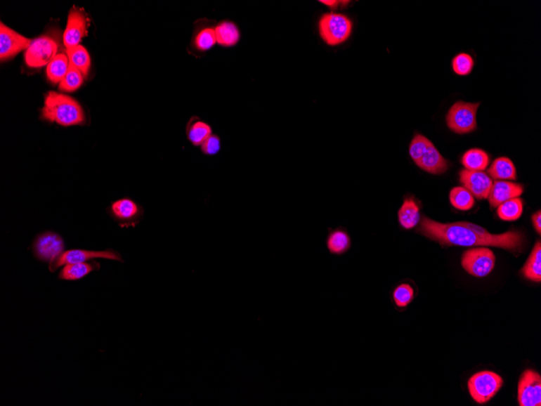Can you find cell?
Returning a JSON list of instances; mask_svg holds the SVG:
<instances>
[{
  "instance_id": "6da1fadb",
  "label": "cell",
  "mask_w": 541,
  "mask_h": 406,
  "mask_svg": "<svg viewBox=\"0 0 541 406\" xmlns=\"http://www.w3.org/2000/svg\"><path fill=\"white\" fill-rule=\"evenodd\" d=\"M417 232L445 246H490L518 251L522 249L524 242V237L519 231L511 230L501 235H493L473 223L444 224L426 217L421 218Z\"/></svg>"
},
{
  "instance_id": "7a4b0ae2",
  "label": "cell",
  "mask_w": 541,
  "mask_h": 406,
  "mask_svg": "<svg viewBox=\"0 0 541 406\" xmlns=\"http://www.w3.org/2000/svg\"><path fill=\"white\" fill-rule=\"evenodd\" d=\"M41 119L62 126H82L86 122V115L76 100L51 91L46 95Z\"/></svg>"
},
{
  "instance_id": "3957f363",
  "label": "cell",
  "mask_w": 541,
  "mask_h": 406,
  "mask_svg": "<svg viewBox=\"0 0 541 406\" xmlns=\"http://www.w3.org/2000/svg\"><path fill=\"white\" fill-rule=\"evenodd\" d=\"M214 19L201 18L193 25L192 38L188 46V54L200 59L213 50L216 44V25Z\"/></svg>"
},
{
  "instance_id": "277c9868",
  "label": "cell",
  "mask_w": 541,
  "mask_h": 406,
  "mask_svg": "<svg viewBox=\"0 0 541 406\" xmlns=\"http://www.w3.org/2000/svg\"><path fill=\"white\" fill-rule=\"evenodd\" d=\"M107 212L121 228H135L145 217L144 207L129 197L114 200L107 207Z\"/></svg>"
},
{
  "instance_id": "5b68a950",
  "label": "cell",
  "mask_w": 541,
  "mask_h": 406,
  "mask_svg": "<svg viewBox=\"0 0 541 406\" xmlns=\"http://www.w3.org/2000/svg\"><path fill=\"white\" fill-rule=\"evenodd\" d=\"M60 41L57 36L45 34L32 40L25 54L26 65L32 68L47 66L57 56Z\"/></svg>"
},
{
  "instance_id": "8992f818",
  "label": "cell",
  "mask_w": 541,
  "mask_h": 406,
  "mask_svg": "<svg viewBox=\"0 0 541 406\" xmlns=\"http://www.w3.org/2000/svg\"><path fill=\"white\" fill-rule=\"evenodd\" d=\"M352 30L351 20L342 14L326 13L320 20V34L329 46L343 44L351 35Z\"/></svg>"
},
{
  "instance_id": "52a82bcc",
  "label": "cell",
  "mask_w": 541,
  "mask_h": 406,
  "mask_svg": "<svg viewBox=\"0 0 541 406\" xmlns=\"http://www.w3.org/2000/svg\"><path fill=\"white\" fill-rule=\"evenodd\" d=\"M480 103H471L459 101L450 108L447 115L448 128L456 134H468L477 128L476 113Z\"/></svg>"
},
{
  "instance_id": "ba28073f",
  "label": "cell",
  "mask_w": 541,
  "mask_h": 406,
  "mask_svg": "<svg viewBox=\"0 0 541 406\" xmlns=\"http://www.w3.org/2000/svg\"><path fill=\"white\" fill-rule=\"evenodd\" d=\"M96 259H105L124 263L123 256L119 251L108 249L103 251H93L86 249L66 250L49 263V270L55 273L58 268L70 263L87 262Z\"/></svg>"
},
{
  "instance_id": "9c48e42d",
  "label": "cell",
  "mask_w": 541,
  "mask_h": 406,
  "mask_svg": "<svg viewBox=\"0 0 541 406\" xmlns=\"http://www.w3.org/2000/svg\"><path fill=\"white\" fill-rule=\"evenodd\" d=\"M503 379L493 372H481L475 374L469 381L468 386L471 397L478 404H485L500 392Z\"/></svg>"
},
{
  "instance_id": "30bf717a",
  "label": "cell",
  "mask_w": 541,
  "mask_h": 406,
  "mask_svg": "<svg viewBox=\"0 0 541 406\" xmlns=\"http://www.w3.org/2000/svg\"><path fill=\"white\" fill-rule=\"evenodd\" d=\"M31 249L37 260L50 263L66 251V244L62 235L47 230L36 235Z\"/></svg>"
},
{
  "instance_id": "8fae6325",
  "label": "cell",
  "mask_w": 541,
  "mask_h": 406,
  "mask_svg": "<svg viewBox=\"0 0 541 406\" xmlns=\"http://www.w3.org/2000/svg\"><path fill=\"white\" fill-rule=\"evenodd\" d=\"M462 266L470 275L484 277L493 271L495 266V256L487 247H475L464 252Z\"/></svg>"
},
{
  "instance_id": "7c38bea8",
  "label": "cell",
  "mask_w": 541,
  "mask_h": 406,
  "mask_svg": "<svg viewBox=\"0 0 541 406\" xmlns=\"http://www.w3.org/2000/svg\"><path fill=\"white\" fill-rule=\"evenodd\" d=\"M518 402L521 406L541 405V376L533 370L525 371L519 379Z\"/></svg>"
},
{
  "instance_id": "4fadbf2b",
  "label": "cell",
  "mask_w": 541,
  "mask_h": 406,
  "mask_svg": "<svg viewBox=\"0 0 541 406\" xmlns=\"http://www.w3.org/2000/svg\"><path fill=\"white\" fill-rule=\"evenodd\" d=\"M89 18L84 11L73 8L69 13L67 27L63 34V44L67 50L79 46L88 34Z\"/></svg>"
},
{
  "instance_id": "5bb4252c",
  "label": "cell",
  "mask_w": 541,
  "mask_h": 406,
  "mask_svg": "<svg viewBox=\"0 0 541 406\" xmlns=\"http://www.w3.org/2000/svg\"><path fill=\"white\" fill-rule=\"evenodd\" d=\"M32 40L17 33L1 23L0 27V59L7 60L17 55L18 53L27 50Z\"/></svg>"
},
{
  "instance_id": "9a60e30c",
  "label": "cell",
  "mask_w": 541,
  "mask_h": 406,
  "mask_svg": "<svg viewBox=\"0 0 541 406\" xmlns=\"http://www.w3.org/2000/svg\"><path fill=\"white\" fill-rule=\"evenodd\" d=\"M459 181L464 188L478 199H488L493 186L490 176L484 171H461Z\"/></svg>"
},
{
  "instance_id": "2e32d148",
  "label": "cell",
  "mask_w": 541,
  "mask_h": 406,
  "mask_svg": "<svg viewBox=\"0 0 541 406\" xmlns=\"http://www.w3.org/2000/svg\"><path fill=\"white\" fill-rule=\"evenodd\" d=\"M523 192V187L521 184L507 181H497L493 183L489 202L492 208H497L507 200L517 198Z\"/></svg>"
},
{
  "instance_id": "e0dca14e",
  "label": "cell",
  "mask_w": 541,
  "mask_h": 406,
  "mask_svg": "<svg viewBox=\"0 0 541 406\" xmlns=\"http://www.w3.org/2000/svg\"><path fill=\"white\" fill-rule=\"evenodd\" d=\"M216 44L223 49H231L241 40V30L235 21L223 19L216 25Z\"/></svg>"
},
{
  "instance_id": "ac0fdd59",
  "label": "cell",
  "mask_w": 541,
  "mask_h": 406,
  "mask_svg": "<svg viewBox=\"0 0 541 406\" xmlns=\"http://www.w3.org/2000/svg\"><path fill=\"white\" fill-rule=\"evenodd\" d=\"M325 244L332 256H342L351 249L352 239L346 228L339 226L335 229H328Z\"/></svg>"
},
{
  "instance_id": "d6986e66",
  "label": "cell",
  "mask_w": 541,
  "mask_h": 406,
  "mask_svg": "<svg viewBox=\"0 0 541 406\" xmlns=\"http://www.w3.org/2000/svg\"><path fill=\"white\" fill-rule=\"evenodd\" d=\"M185 136L194 147L200 148L214 133V129L207 121L193 115L185 125Z\"/></svg>"
},
{
  "instance_id": "ffe728a7",
  "label": "cell",
  "mask_w": 541,
  "mask_h": 406,
  "mask_svg": "<svg viewBox=\"0 0 541 406\" xmlns=\"http://www.w3.org/2000/svg\"><path fill=\"white\" fill-rule=\"evenodd\" d=\"M416 165L422 171L432 173V175H442L448 169V162L440 154L432 142L428 146L426 152H424L420 160L416 163Z\"/></svg>"
},
{
  "instance_id": "44dd1931",
  "label": "cell",
  "mask_w": 541,
  "mask_h": 406,
  "mask_svg": "<svg viewBox=\"0 0 541 406\" xmlns=\"http://www.w3.org/2000/svg\"><path fill=\"white\" fill-rule=\"evenodd\" d=\"M100 263L95 260L87 262L70 263L63 266L58 277L60 280L67 282H77L89 275L90 273L98 271Z\"/></svg>"
},
{
  "instance_id": "7402d4cb",
  "label": "cell",
  "mask_w": 541,
  "mask_h": 406,
  "mask_svg": "<svg viewBox=\"0 0 541 406\" xmlns=\"http://www.w3.org/2000/svg\"><path fill=\"white\" fill-rule=\"evenodd\" d=\"M420 207L413 197L407 196L398 211V221L402 229L415 228L421 221Z\"/></svg>"
},
{
  "instance_id": "603a6c76",
  "label": "cell",
  "mask_w": 541,
  "mask_h": 406,
  "mask_svg": "<svg viewBox=\"0 0 541 406\" xmlns=\"http://www.w3.org/2000/svg\"><path fill=\"white\" fill-rule=\"evenodd\" d=\"M491 178L496 181H516V168L510 158L502 157L497 158L488 170Z\"/></svg>"
},
{
  "instance_id": "cb8c5ba5",
  "label": "cell",
  "mask_w": 541,
  "mask_h": 406,
  "mask_svg": "<svg viewBox=\"0 0 541 406\" xmlns=\"http://www.w3.org/2000/svg\"><path fill=\"white\" fill-rule=\"evenodd\" d=\"M490 162L489 155L480 149L467 151L461 160L465 170L471 171H484L489 166Z\"/></svg>"
},
{
  "instance_id": "d4e9b609",
  "label": "cell",
  "mask_w": 541,
  "mask_h": 406,
  "mask_svg": "<svg viewBox=\"0 0 541 406\" xmlns=\"http://www.w3.org/2000/svg\"><path fill=\"white\" fill-rule=\"evenodd\" d=\"M523 276L535 282H541V244H535L531 255L523 268Z\"/></svg>"
},
{
  "instance_id": "484cf974",
  "label": "cell",
  "mask_w": 541,
  "mask_h": 406,
  "mask_svg": "<svg viewBox=\"0 0 541 406\" xmlns=\"http://www.w3.org/2000/svg\"><path fill=\"white\" fill-rule=\"evenodd\" d=\"M69 65L68 57L65 54H58L46 67V75L52 83H60L67 73Z\"/></svg>"
},
{
  "instance_id": "4316f807",
  "label": "cell",
  "mask_w": 541,
  "mask_h": 406,
  "mask_svg": "<svg viewBox=\"0 0 541 406\" xmlns=\"http://www.w3.org/2000/svg\"><path fill=\"white\" fill-rule=\"evenodd\" d=\"M67 55L69 63L77 68L83 74V76H87L90 65H91V60H90V56L86 49L84 46L79 45L73 47V48L67 49Z\"/></svg>"
},
{
  "instance_id": "83f0119b",
  "label": "cell",
  "mask_w": 541,
  "mask_h": 406,
  "mask_svg": "<svg viewBox=\"0 0 541 406\" xmlns=\"http://www.w3.org/2000/svg\"><path fill=\"white\" fill-rule=\"evenodd\" d=\"M392 300L396 308L405 309L415 299V289L408 282H401L391 293Z\"/></svg>"
},
{
  "instance_id": "f1b7e54d",
  "label": "cell",
  "mask_w": 541,
  "mask_h": 406,
  "mask_svg": "<svg viewBox=\"0 0 541 406\" xmlns=\"http://www.w3.org/2000/svg\"><path fill=\"white\" fill-rule=\"evenodd\" d=\"M523 211V200L513 198L507 200L497 207L498 217L504 221H516L521 217Z\"/></svg>"
},
{
  "instance_id": "f546056e",
  "label": "cell",
  "mask_w": 541,
  "mask_h": 406,
  "mask_svg": "<svg viewBox=\"0 0 541 406\" xmlns=\"http://www.w3.org/2000/svg\"><path fill=\"white\" fill-rule=\"evenodd\" d=\"M450 202L455 209L468 211L474 207L473 195L464 187L454 188L450 192Z\"/></svg>"
},
{
  "instance_id": "4dcf8cb0",
  "label": "cell",
  "mask_w": 541,
  "mask_h": 406,
  "mask_svg": "<svg viewBox=\"0 0 541 406\" xmlns=\"http://www.w3.org/2000/svg\"><path fill=\"white\" fill-rule=\"evenodd\" d=\"M83 74L73 65H69L67 73L60 83V89L65 92H73L81 87L84 77Z\"/></svg>"
},
{
  "instance_id": "1f68e13d",
  "label": "cell",
  "mask_w": 541,
  "mask_h": 406,
  "mask_svg": "<svg viewBox=\"0 0 541 406\" xmlns=\"http://www.w3.org/2000/svg\"><path fill=\"white\" fill-rule=\"evenodd\" d=\"M453 71L459 76H468L474 70V58L467 53H460L454 57L452 63Z\"/></svg>"
},
{
  "instance_id": "d6a6232c",
  "label": "cell",
  "mask_w": 541,
  "mask_h": 406,
  "mask_svg": "<svg viewBox=\"0 0 541 406\" xmlns=\"http://www.w3.org/2000/svg\"><path fill=\"white\" fill-rule=\"evenodd\" d=\"M431 143V141L422 134L416 133L415 136H413L410 145V155L415 164L420 160V158Z\"/></svg>"
},
{
  "instance_id": "836d02e7",
  "label": "cell",
  "mask_w": 541,
  "mask_h": 406,
  "mask_svg": "<svg viewBox=\"0 0 541 406\" xmlns=\"http://www.w3.org/2000/svg\"><path fill=\"white\" fill-rule=\"evenodd\" d=\"M201 154L206 157H215L222 150V140L219 135L211 134L200 147Z\"/></svg>"
},
{
  "instance_id": "e575fe53",
  "label": "cell",
  "mask_w": 541,
  "mask_h": 406,
  "mask_svg": "<svg viewBox=\"0 0 541 406\" xmlns=\"http://www.w3.org/2000/svg\"><path fill=\"white\" fill-rule=\"evenodd\" d=\"M533 223L535 228V231L537 232L539 235L541 234V212L540 211H538L537 213H535L533 215Z\"/></svg>"
},
{
  "instance_id": "d590c367",
  "label": "cell",
  "mask_w": 541,
  "mask_h": 406,
  "mask_svg": "<svg viewBox=\"0 0 541 406\" xmlns=\"http://www.w3.org/2000/svg\"><path fill=\"white\" fill-rule=\"evenodd\" d=\"M320 2L322 3V4L327 5V6H328L332 10L337 9L338 7V5L339 4V2L335 1V0H329V1H327V0H322V1H320Z\"/></svg>"
}]
</instances>
